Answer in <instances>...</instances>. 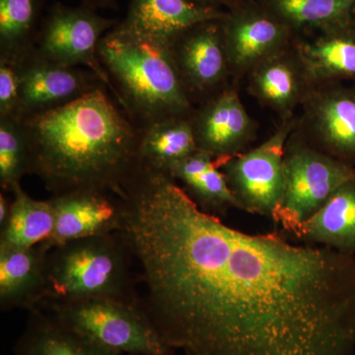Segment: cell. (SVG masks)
I'll return each instance as SVG.
<instances>
[{
	"label": "cell",
	"instance_id": "obj_23",
	"mask_svg": "<svg viewBox=\"0 0 355 355\" xmlns=\"http://www.w3.org/2000/svg\"><path fill=\"white\" fill-rule=\"evenodd\" d=\"M8 219L1 227L0 249H30L50 239L55 227V210L51 200H37L14 187Z\"/></svg>",
	"mask_w": 355,
	"mask_h": 355
},
{
	"label": "cell",
	"instance_id": "obj_19",
	"mask_svg": "<svg viewBox=\"0 0 355 355\" xmlns=\"http://www.w3.org/2000/svg\"><path fill=\"white\" fill-rule=\"evenodd\" d=\"M292 238L355 256V178L340 186Z\"/></svg>",
	"mask_w": 355,
	"mask_h": 355
},
{
	"label": "cell",
	"instance_id": "obj_14",
	"mask_svg": "<svg viewBox=\"0 0 355 355\" xmlns=\"http://www.w3.org/2000/svg\"><path fill=\"white\" fill-rule=\"evenodd\" d=\"M18 58L20 101L18 121L50 111L98 88L92 76L76 67L51 62L38 51Z\"/></svg>",
	"mask_w": 355,
	"mask_h": 355
},
{
	"label": "cell",
	"instance_id": "obj_13",
	"mask_svg": "<svg viewBox=\"0 0 355 355\" xmlns=\"http://www.w3.org/2000/svg\"><path fill=\"white\" fill-rule=\"evenodd\" d=\"M55 227L42 243L48 251L67 243L120 230L123 207L113 191L76 190L53 195Z\"/></svg>",
	"mask_w": 355,
	"mask_h": 355
},
{
	"label": "cell",
	"instance_id": "obj_25",
	"mask_svg": "<svg viewBox=\"0 0 355 355\" xmlns=\"http://www.w3.org/2000/svg\"><path fill=\"white\" fill-rule=\"evenodd\" d=\"M40 6V0H0L1 57L18 58L30 51Z\"/></svg>",
	"mask_w": 355,
	"mask_h": 355
},
{
	"label": "cell",
	"instance_id": "obj_1",
	"mask_svg": "<svg viewBox=\"0 0 355 355\" xmlns=\"http://www.w3.org/2000/svg\"><path fill=\"white\" fill-rule=\"evenodd\" d=\"M120 198L119 232L146 287L141 305L170 349L354 354V254L230 227L146 165Z\"/></svg>",
	"mask_w": 355,
	"mask_h": 355
},
{
	"label": "cell",
	"instance_id": "obj_31",
	"mask_svg": "<svg viewBox=\"0 0 355 355\" xmlns=\"http://www.w3.org/2000/svg\"><path fill=\"white\" fill-rule=\"evenodd\" d=\"M354 23H355V18H354Z\"/></svg>",
	"mask_w": 355,
	"mask_h": 355
},
{
	"label": "cell",
	"instance_id": "obj_30",
	"mask_svg": "<svg viewBox=\"0 0 355 355\" xmlns=\"http://www.w3.org/2000/svg\"><path fill=\"white\" fill-rule=\"evenodd\" d=\"M198 6L203 7H210V8L221 9L222 6H227L232 0H191Z\"/></svg>",
	"mask_w": 355,
	"mask_h": 355
},
{
	"label": "cell",
	"instance_id": "obj_27",
	"mask_svg": "<svg viewBox=\"0 0 355 355\" xmlns=\"http://www.w3.org/2000/svg\"><path fill=\"white\" fill-rule=\"evenodd\" d=\"M20 74L18 58L1 57L0 60V119L18 121Z\"/></svg>",
	"mask_w": 355,
	"mask_h": 355
},
{
	"label": "cell",
	"instance_id": "obj_8",
	"mask_svg": "<svg viewBox=\"0 0 355 355\" xmlns=\"http://www.w3.org/2000/svg\"><path fill=\"white\" fill-rule=\"evenodd\" d=\"M116 24V20L103 17L92 7L55 4L42 26L37 51L58 64L87 67L101 83L108 85L116 102L121 105L99 57L100 42Z\"/></svg>",
	"mask_w": 355,
	"mask_h": 355
},
{
	"label": "cell",
	"instance_id": "obj_2",
	"mask_svg": "<svg viewBox=\"0 0 355 355\" xmlns=\"http://www.w3.org/2000/svg\"><path fill=\"white\" fill-rule=\"evenodd\" d=\"M101 87L21 121L30 173L55 195L76 190L113 191L139 167L140 130Z\"/></svg>",
	"mask_w": 355,
	"mask_h": 355
},
{
	"label": "cell",
	"instance_id": "obj_6",
	"mask_svg": "<svg viewBox=\"0 0 355 355\" xmlns=\"http://www.w3.org/2000/svg\"><path fill=\"white\" fill-rule=\"evenodd\" d=\"M354 178V166L311 146L295 127L284 148V193L272 221L282 228V234L292 237L340 186Z\"/></svg>",
	"mask_w": 355,
	"mask_h": 355
},
{
	"label": "cell",
	"instance_id": "obj_4",
	"mask_svg": "<svg viewBox=\"0 0 355 355\" xmlns=\"http://www.w3.org/2000/svg\"><path fill=\"white\" fill-rule=\"evenodd\" d=\"M133 260L132 251L119 231L53 248L46 261L44 301H137L133 291Z\"/></svg>",
	"mask_w": 355,
	"mask_h": 355
},
{
	"label": "cell",
	"instance_id": "obj_7",
	"mask_svg": "<svg viewBox=\"0 0 355 355\" xmlns=\"http://www.w3.org/2000/svg\"><path fill=\"white\" fill-rule=\"evenodd\" d=\"M296 125V116L282 121L260 146L216 160L239 209L272 220L284 193V148Z\"/></svg>",
	"mask_w": 355,
	"mask_h": 355
},
{
	"label": "cell",
	"instance_id": "obj_26",
	"mask_svg": "<svg viewBox=\"0 0 355 355\" xmlns=\"http://www.w3.org/2000/svg\"><path fill=\"white\" fill-rule=\"evenodd\" d=\"M30 173V154L24 128L20 121L0 119V184L12 191Z\"/></svg>",
	"mask_w": 355,
	"mask_h": 355
},
{
	"label": "cell",
	"instance_id": "obj_3",
	"mask_svg": "<svg viewBox=\"0 0 355 355\" xmlns=\"http://www.w3.org/2000/svg\"><path fill=\"white\" fill-rule=\"evenodd\" d=\"M99 57L114 81L121 106L139 116L144 125L193 116V101L178 71L169 42L132 34L118 23L100 42Z\"/></svg>",
	"mask_w": 355,
	"mask_h": 355
},
{
	"label": "cell",
	"instance_id": "obj_24",
	"mask_svg": "<svg viewBox=\"0 0 355 355\" xmlns=\"http://www.w3.org/2000/svg\"><path fill=\"white\" fill-rule=\"evenodd\" d=\"M297 33L328 29L352 22L355 0H258Z\"/></svg>",
	"mask_w": 355,
	"mask_h": 355
},
{
	"label": "cell",
	"instance_id": "obj_21",
	"mask_svg": "<svg viewBox=\"0 0 355 355\" xmlns=\"http://www.w3.org/2000/svg\"><path fill=\"white\" fill-rule=\"evenodd\" d=\"M191 116H177L146 125L140 130V163L168 173L173 166L198 150Z\"/></svg>",
	"mask_w": 355,
	"mask_h": 355
},
{
	"label": "cell",
	"instance_id": "obj_15",
	"mask_svg": "<svg viewBox=\"0 0 355 355\" xmlns=\"http://www.w3.org/2000/svg\"><path fill=\"white\" fill-rule=\"evenodd\" d=\"M247 78L250 94L282 121L295 116L312 86L293 46L263 60Z\"/></svg>",
	"mask_w": 355,
	"mask_h": 355
},
{
	"label": "cell",
	"instance_id": "obj_29",
	"mask_svg": "<svg viewBox=\"0 0 355 355\" xmlns=\"http://www.w3.org/2000/svg\"><path fill=\"white\" fill-rule=\"evenodd\" d=\"M11 202L3 195L0 196V225L6 224L8 219L9 214H10Z\"/></svg>",
	"mask_w": 355,
	"mask_h": 355
},
{
	"label": "cell",
	"instance_id": "obj_22",
	"mask_svg": "<svg viewBox=\"0 0 355 355\" xmlns=\"http://www.w3.org/2000/svg\"><path fill=\"white\" fill-rule=\"evenodd\" d=\"M29 312L15 355H120L87 342L40 307Z\"/></svg>",
	"mask_w": 355,
	"mask_h": 355
},
{
	"label": "cell",
	"instance_id": "obj_16",
	"mask_svg": "<svg viewBox=\"0 0 355 355\" xmlns=\"http://www.w3.org/2000/svg\"><path fill=\"white\" fill-rule=\"evenodd\" d=\"M294 50L311 85L355 80V23L318 31L315 38H296Z\"/></svg>",
	"mask_w": 355,
	"mask_h": 355
},
{
	"label": "cell",
	"instance_id": "obj_5",
	"mask_svg": "<svg viewBox=\"0 0 355 355\" xmlns=\"http://www.w3.org/2000/svg\"><path fill=\"white\" fill-rule=\"evenodd\" d=\"M62 326L87 342L120 355H172L139 301L89 298L46 301Z\"/></svg>",
	"mask_w": 355,
	"mask_h": 355
},
{
	"label": "cell",
	"instance_id": "obj_10",
	"mask_svg": "<svg viewBox=\"0 0 355 355\" xmlns=\"http://www.w3.org/2000/svg\"><path fill=\"white\" fill-rule=\"evenodd\" d=\"M300 108L297 132L322 153L355 167V87L312 85Z\"/></svg>",
	"mask_w": 355,
	"mask_h": 355
},
{
	"label": "cell",
	"instance_id": "obj_9",
	"mask_svg": "<svg viewBox=\"0 0 355 355\" xmlns=\"http://www.w3.org/2000/svg\"><path fill=\"white\" fill-rule=\"evenodd\" d=\"M220 25L235 84L263 60L291 48L297 38L288 25L258 0H232Z\"/></svg>",
	"mask_w": 355,
	"mask_h": 355
},
{
	"label": "cell",
	"instance_id": "obj_18",
	"mask_svg": "<svg viewBox=\"0 0 355 355\" xmlns=\"http://www.w3.org/2000/svg\"><path fill=\"white\" fill-rule=\"evenodd\" d=\"M50 251L43 245L30 249H0V306L2 310L42 304Z\"/></svg>",
	"mask_w": 355,
	"mask_h": 355
},
{
	"label": "cell",
	"instance_id": "obj_11",
	"mask_svg": "<svg viewBox=\"0 0 355 355\" xmlns=\"http://www.w3.org/2000/svg\"><path fill=\"white\" fill-rule=\"evenodd\" d=\"M175 64L191 101L209 99L228 85L230 67L220 20L189 28L171 42Z\"/></svg>",
	"mask_w": 355,
	"mask_h": 355
},
{
	"label": "cell",
	"instance_id": "obj_12",
	"mask_svg": "<svg viewBox=\"0 0 355 355\" xmlns=\"http://www.w3.org/2000/svg\"><path fill=\"white\" fill-rule=\"evenodd\" d=\"M191 120L198 148L216 160H225L246 151L258 130L235 83L228 84L205 100L193 112Z\"/></svg>",
	"mask_w": 355,
	"mask_h": 355
},
{
	"label": "cell",
	"instance_id": "obj_28",
	"mask_svg": "<svg viewBox=\"0 0 355 355\" xmlns=\"http://www.w3.org/2000/svg\"><path fill=\"white\" fill-rule=\"evenodd\" d=\"M83 6L92 8H116V0H81Z\"/></svg>",
	"mask_w": 355,
	"mask_h": 355
},
{
	"label": "cell",
	"instance_id": "obj_17",
	"mask_svg": "<svg viewBox=\"0 0 355 355\" xmlns=\"http://www.w3.org/2000/svg\"><path fill=\"white\" fill-rule=\"evenodd\" d=\"M224 15L225 10L191 0H130L127 17L119 26L139 36L171 43L189 28Z\"/></svg>",
	"mask_w": 355,
	"mask_h": 355
},
{
	"label": "cell",
	"instance_id": "obj_20",
	"mask_svg": "<svg viewBox=\"0 0 355 355\" xmlns=\"http://www.w3.org/2000/svg\"><path fill=\"white\" fill-rule=\"evenodd\" d=\"M168 174L183 184L189 197L207 214L220 217L231 209H239L216 159L205 151L198 149L173 166Z\"/></svg>",
	"mask_w": 355,
	"mask_h": 355
}]
</instances>
